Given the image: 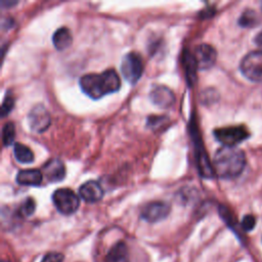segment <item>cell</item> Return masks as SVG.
<instances>
[{
  "label": "cell",
  "instance_id": "cell-25",
  "mask_svg": "<svg viewBox=\"0 0 262 262\" xmlns=\"http://www.w3.org/2000/svg\"><path fill=\"white\" fill-rule=\"evenodd\" d=\"M254 41H255V44H256L258 47L262 48V31H260V32L255 36Z\"/></svg>",
  "mask_w": 262,
  "mask_h": 262
},
{
  "label": "cell",
  "instance_id": "cell-9",
  "mask_svg": "<svg viewBox=\"0 0 262 262\" xmlns=\"http://www.w3.org/2000/svg\"><path fill=\"white\" fill-rule=\"evenodd\" d=\"M192 54H193L196 67L200 70L210 69L211 67L214 66L217 58V52L215 48L206 43L199 44L194 48V51Z\"/></svg>",
  "mask_w": 262,
  "mask_h": 262
},
{
  "label": "cell",
  "instance_id": "cell-11",
  "mask_svg": "<svg viewBox=\"0 0 262 262\" xmlns=\"http://www.w3.org/2000/svg\"><path fill=\"white\" fill-rule=\"evenodd\" d=\"M42 174L49 182H57L61 181L66 176V168L63 163L56 158L50 159L47 161L42 169Z\"/></svg>",
  "mask_w": 262,
  "mask_h": 262
},
{
  "label": "cell",
  "instance_id": "cell-18",
  "mask_svg": "<svg viewBox=\"0 0 262 262\" xmlns=\"http://www.w3.org/2000/svg\"><path fill=\"white\" fill-rule=\"evenodd\" d=\"M259 19H258V15L254 10L248 9L246 11H244L242 13V15L239 16L238 19V24L242 27L245 28H251V27H255L258 24Z\"/></svg>",
  "mask_w": 262,
  "mask_h": 262
},
{
  "label": "cell",
  "instance_id": "cell-13",
  "mask_svg": "<svg viewBox=\"0 0 262 262\" xmlns=\"http://www.w3.org/2000/svg\"><path fill=\"white\" fill-rule=\"evenodd\" d=\"M43 174L39 169H24L16 174L15 180L20 185L39 186L42 183Z\"/></svg>",
  "mask_w": 262,
  "mask_h": 262
},
{
  "label": "cell",
  "instance_id": "cell-23",
  "mask_svg": "<svg viewBox=\"0 0 262 262\" xmlns=\"http://www.w3.org/2000/svg\"><path fill=\"white\" fill-rule=\"evenodd\" d=\"M256 225V218L253 215H245L242 219L241 226L245 231L252 230Z\"/></svg>",
  "mask_w": 262,
  "mask_h": 262
},
{
  "label": "cell",
  "instance_id": "cell-7",
  "mask_svg": "<svg viewBox=\"0 0 262 262\" xmlns=\"http://www.w3.org/2000/svg\"><path fill=\"white\" fill-rule=\"evenodd\" d=\"M50 115L43 104L34 105L28 114V124L32 131L42 133L50 126Z\"/></svg>",
  "mask_w": 262,
  "mask_h": 262
},
{
  "label": "cell",
  "instance_id": "cell-5",
  "mask_svg": "<svg viewBox=\"0 0 262 262\" xmlns=\"http://www.w3.org/2000/svg\"><path fill=\"white\" fill-rule=\"evenodd\" d=\"M241 72L250 81L262 82V50L246 54L239 64Z\"/></svg>",
  "mask_w": 262,
  "mask_h": 262
},
{
  "label": "cell",
  "instance_id": "cell-21",
  "mask_svg": "<svg viewBox=\"0 0 262 262\" xmlns=\"http://www.w3.org/2000/svg\"><path fill=\"white\" fill-rule=\"evenodd\" d=\"M35 209H36L35 200L32 199V198H28L20 205V207L18 209V214L21 217H29V216L34 214Z\"/></svg>",
  "mask_w": 262,
  "mask_h": 262
},
{
  "label": "cell",
  "instance_id": "cell-6",
  "mask_svg": "<svg viewBox=\"0 0 262 262\" xmlns=\"http://www.w3.org/2000/svg\"><path fill=\"white\" fill-rule=\"evenodd\" d=\"M215 138L224 146H235L250 135L249 130L243 126H226L217 128L213 132Z\"/></svg>",
  "mask_w": 262,
  "mask_h": 262
},
{
  "label": "cell",
  "instance_id": "cell-2",
  "mask_svg": "<svg viewBox=\"0 0 262 262\" xmlns=\"http://www.w3.org/2000/svg\"><path fill=\"white\" fill-rule=\"evenodd\" d=\"M246 166L245 152L236 146H221L214 155V173L223 179H232L241 175Z\"/></svg>",
  "mask_w": 262,
  "mask_h": 262
},
{
  "label": "cell",
  "instance_id": "cell-14",
  "mask_svg": "<svg viewBox=\"0 0 262 262\" xmlns=\"http://www.w3.org/2000/svg\"><path fill=\"white\" fill-rule=\"evenodd\" d=\"M104 262H130L127 245L123 241L116 243L106 253Z\"/></svg>",
  "mask_w": 262,
  "mask_h": 262
},
{
  "label": "cell",
  "instance_id": "cell-4",
  "mask_svg": "<svg viewBox=\"0 0 262 262\" xmlns=\"http://www.w3.org/2000/svg\"><path fill=\"white\" fill-rule=\"evenodd\" d=\"M121 73L127 82L135 84L141 78L143 73V61L141 56L135 51L126 53L121 61Z\"/></svg>",
  "mask_w": 262,
  "mask_h": 262
},
{
  "label": "cell",
  "instance_id": "cell-24",
  "mask_svg": "<svg viewBox=\"0 0 262 262\" xmlns=\"http://www.w3.org/2000/svg\"><path fill=\"white\" fill-rule=\"evenodd\" d=\"M63 255L58 252H49L43 256L41 262H62Z\"/></svg>",
  "mask_w": 262,
  "mask_h": 262
},
{
  "label": "cell",
  "instance_id": "cell-17",
  "mask_svg": "<svg viewBox=\"0 0 262 262\" xmlns=\"http://www.w3.org/2000/svg\"><path fill=\"white\" fill-rule=\"evenodd\" d=\"M183 64L187 77V83L189 86H191L195 80V70L198 69L192 53L186 52V54L183 55Z\"/></svg>",
  "mask_w": 262,
  "mask_h": 262
},
{
  "label": "cell",
  "instance_id": "cell-22",
  "mask_svg": "<svg viewBox=\"0 0 262 262\" xmlns=\"http://www.w3.org/2000/svg\"><path fill=\"white\" fill-rule=\"evenodd\" d=\"M13 105H14V97L9 91H7L4 96V99L2 101L1 115L6 116L13 108Z\"/></svg>",
  "mask_w": 262,
  "mask_h": 262
},
{
  "label": "cell",
  "instance_id": "cell-26",
  "mask_svg": "<svg viewBox=\"0 0 262 262\" xmlns=\"http://www.w3.org/2000/svg\"><path fill=\"white\" fill-rule=\"evenodd\" d=\"M17 3V1H2L1 2V5L3 7H10L12 5H15Z\"/></svg>",
  "mask_w": 262,
  "mask_h": 262
},
{
  "label": "cell",
  "instance_id": "cell-3",
  "mask_svg": "<svg viewBox=\"0 0 262 262\" xmlns=\"http://www.w3.org/2000/svg\"><path fill=\"white\" fill-rule=\"evenodd\" d=\"M52 203L59 213L63 215H72L78 210L80 199L72 189L61 187L53 191Z\"/></svg>",
  "mask_w": 262,
  "mask_h": 262
},
{
  "label": "cell",
  "instance_id": "cell-12",
  "mask_svg": "<svg viewBox=\"0 0 262 262\" xmlns=\"http://www.w3.org/2000/svg\"><path fill=\"white\" fill-rule=\"evenodd\" d=\"M79 195L87 203H96L103 196V189L97 181L88 180L79 187Z\"/></svg>",
  "mask_w": 262,
  "mask_h": 262
},
{
  "label": "cell",
  "instance_id": "cell-15",
  "mask_svg": "<svg viewBox=\"0 0 262 262\" xmlns=\"http://www.w3.org/2000/svg\"><path fill=\"white\" fill-rule=\"evenodd\" d=\"M73 41L71 31L67 27L58 28L52 35V43L55 49L64 50L67 49Z\"/></svg>",
  "mask_w": 262,
  "mask_h": 262
},
{
  "label": "cell",
  "instance_id": "cell-19",
  "mask_svg": "<svg viewBox=\"0 0 262 262\" xmlns=\"http://www.w3.org/2000/svg\"><path fill=\"white\" fill-rule=\"evenodd\" d=\"M15 137V127L12 122H7L2 128V141L5 146H9L13 143Z\"/></svg>",
  "mask_w": 262,
  "mask_h": 262
},
{
  "label": "cell",
  "instance_id": "cell-10",
  "mask_svg": "<svg viewBox=\"0 0 262 262\" xmlns=\"http://www.w3.org/2000/svg\"><path fill=\"white\" fill-rule=\"evenodd\" d=\"M150 101L162 108H168L175 103L174 92L164 85H156L149 92Z\"/></svg>",
  "mask_w": 262,
  "mask_h": 262
},
{
  "label": "cell",
  "instance_id": "cell-20",
  "mask_svg": "<svg viewBox=\"0 0 262 262\" xmlns=\"http://www.w3.org/2000/svg\"><path fill=\"white\" fill-rule=\"evenodd\" d=\"M169 123V118L165 116H149L146 119V126L155 131L165 128V125H168Z\"/></svg>",
  "mask_w": 262,
  "mask_h": 262
},
{
  "label": "cell",
  "instance_id": "cell-8",
  "mask_svg": "<svg viewBox=\"0 0 262 262\" xmlns=\"http://www.w3.org/2000/svg\"><path fill=\"white\" fill-rule=\"evenodd\" d=\"M170 205L163 201H154L145 204L141 211L140 217L150 223L164 220L170 213Z\"/></svg>",
  "mask_w": 262,
  "mask_h": 262
},
{
  "label": "cell",
  "instance_id": "cell-1",
  "mask_svg": "<svg viewBox=\"0 0 262 262\" xmlns=\"http://www.w3.org/2000/svg\"><path fill=\"white\" fill-rule=\"evenodd\" d=\"M82 91L92 99H99L106 94L117 92L121 80L114 69H107L101 74H86L79 80Z\"/></svg>",
  "mask_w": 262,
  "mask_h": 262
},
{
  "label": "cell",
  "instance_id": "cell-16",
  "mask_svg": "<svg viewBox=\"0 0 262 262\" xmlns=\"http://www.w3.org/2000/svg\"><path fill=\"white\" fill-rule=\"evenodd\" d=\"M13 154H14V158L19 163L30 164L34 161V154L31 150V148L20 142L14 143Z\"/></svg>",
  "mask_w": 262,
  "mask_h": 262
}]
</instances>
